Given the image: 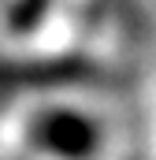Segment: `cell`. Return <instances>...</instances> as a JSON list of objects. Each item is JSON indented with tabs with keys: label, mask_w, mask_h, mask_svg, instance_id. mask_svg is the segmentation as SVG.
<instances>
[{
	"label": "cell",
	"mask_w": 156,
	"mask_h": 160,
	"mask_svg": "<svg viewBox=\"0 0 156 160\" xmlns=\"http://www.w3.org/2000/svg\"><path fill=\"white\" fill-rule=\"evenodd\" d=\"M97 71L82 60H48V63H0V86H63L93 82Z\"/></svg>",
	"instance_id": "2"
},
{
	"label": "cell",
	"mask_w": 156,
	"mask_h": 160,
	"mask_svg": "<svg viewBox=\"0 0 156 160\" xmlns=\"http://www.w3.org/2000/svg\"><path fill=\"white\" fill-rule=\"evenodd\" d=\"M30 142L60 160H89L100 145V130L82 112L56 108V112H45L30 123Z\"/></svg>",
	"instance_id": "1"
},
{
	"label": "cell",
	"mask_w": 156,
	"mask_h": 160,
	"mask_svg": "<svg viewBox=\"0 0 156 160\" xmlns=\"http://www.w3.org/2000/svg\"><path fill=\"white\" fill-rule=\"evenodd\" d=\"M41 4H48V0H26V4L19 8V11H22V19H19V26H26V22H34V19H37Z\"/></svg>",
	"instance_id": "3"
}]
</instances>
